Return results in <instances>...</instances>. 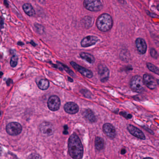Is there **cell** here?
I'll return each instance as SVG.
<instances>
[{
  "instance_id": "obj_28",
  "label": "cell",
  "mask_w": 159,
  "mask_h": 159,
  "mask_svg": "<svg viewBox=\"0 0 159 159\" xmlns=\"http://www.w3.org/2000/svg\"><path fill=\"white\" fill-rule=\"evenodd\" d=\"M81 92H82V94H85V95H84V96L85 97H86V98H90L91 97V93L89 91L86 90H83L82 89V91H81Z\"/></svg>"
},
{
  "instance_id": "obj_34",
  "label": "cell",
  "mask_w": 159,
  "mask_h": 159,
  "mask_svg": "<svg viewBox=\"0 0 159 159\" xmlns=\"http://www.w3.org/2000/svg\"><path fill=\"white\" fill-rule=\"evenodd\" d=\"M143 159H153L151 158H144Z\"/></svg>"
},
{
  "instance_id": "obj_5",
  "label": "cell",
  "mask_w": 159,
  "mask_h": 159,
  "mask_svg": "<svg viewBox=\"0 0 159 159\" xmlns=\"http://www.w3.org/2000/svg\"><path fill=\"white\" fill-rule=\"evenodd\" d=\"M22 131V127L17 122H11L7 124L6 127V131L9 135L16 136L18 135Z\"/></svg>"
},
{
  "instance_id": "obj_25",
  "label": "cell",
  "mask_w": 159,
  "mask_h": 159,
  "mask_svg": "<svg viewBox=\"0 0 159 159\" xmlns=\"http://www.w3.org/2000/svg\"><path fill=\"white\" fill-rule=\"evenodd\" d=\"M150 55L151 57L157 59L158 58L159 55L158 52H157V50L154 48L151 49L150 51Z\"/></svg>"
},
{
  "instance_id": "obj_13",
  "label": "cell",
  "mask_w": 159,
  "mask_h": 159,
  "mask_svg": "<svg viewBox=\"0 0 159 159\" xmlns=\"http://www.w3.org/2000/svg\"><path fill=\"white\" fill-rule=\"evenodd\" d=\"M103 130L106 135L109 138L113 139L116 137V129L114 126L111 124L109 123L105 124L103 126Z\"/></svg>"
},
{
  "instance_id": "obj_16",
  "label": "cell",
  "mask_w": 159,
  "mask_h": 159,
  "mask_svg": "<svg viewBox=\"0 0 159 159\" xmlns=\"http://www.w3.org/2000/svg\"><path fill=\"white\" fill-rule=\"evenodd\" d=\"M83 116L88 121L91 123H93L96 121V117L94 113L90 109H88L85 110L83 113Z\"/></svg>"
},
{
  "instance_id": "obj_27",
  "label": "cell",
  "mask_w": 159,
  "mask_h": 159,
  "mask_svg": "<svg viewBox=\"0 0 159 159\" xmlns=\"http://www.w3.org/2000/svg\"><path fill=\"white\" fill-rule=\"evenodd\" d=\"M28 159H42L41 157L37 154H32L29 157Z\"/></svg>"
},
{
  "instance_id": "obj_2",
  "label": "cell",
  "mask_w": 159,
  "mask_h": 159,
  "mask_svg": "<svg viewBox=\"0 0 159 159\" xmlns=\"http://www.w3.org/2000/svg\"><path fill=\"white\" fill-rule=\"evenodd\" d=\"M97 28L101 31L107 32L110 30L113 25L112 17L109 14L104 13L98 17L96 21Z\"/></svg>"
},
{
  "instance_id": "obj_15",
  "label": "cell",
  "mask_w": 159,
  "mask_h": 159,
  "mask_svg": "<svg viewBox=\"0 0 159 159\" xmlns=\"http://www.w3.org/2000/svg\"><path fill=\"white\" fill-rule=\"evenodd\" d=\"M128 130L130 133L133 136L142 140H144L145 139V136L143 132L136 127L132 125H129L128 126Z\"/></svg>"
},
{
  "instance_id": "obj_8",
  "label": "cell",
  "mask_w": 159,
  "mask_h": 159,
  "mask_svg": "<svg viewBox=\"0 0 159 159\" xmlns=\"http://www.w3.org/2000/svg\"><path fill=\"white\" fill-rule=\"evenodd\" d=\"M98 74L101 81L105 82L107 81L109 77V70L104 64H100L98 66Z\"/></svg>"
},
{
  "instance_id": "obj_4",
  "label": "cell",
  "mask_w": 159,
  "mask_h": 159,
  "mask_svg": "<svg viewBox=\"0 0 159 159\" xmlns=\"http://www.w3.org/2000/svg\"><path fill=\"white\" fill-rule=\"evenodd\" d=\"M83 6L88 10L92 12H97L102 10L103 7L102 2L99 0H85Z\"/></svg>"
},
{
  "instance_id": "obj_26",
  "label": "cell",
  "mask_w": 159,
  "mask_h": 159,
  "mask_svg": "<svg viewBox=\"0 0 159 159\" xmlns=\"http://www.w3.org/2000/svg\"><path fill=\"white\" fill-rule=\"evenodd\" d=\"M34 26H35L38 32L40 33H42L44 31L43 27L40 24H37H37H34Z\"/></svg>"
},
{
  "instance_id": "obj_6",
  "label": "cell",
  "mask_w": 159,
  "mask_h": 159,
  "mask_svg": "<svg viewBox=\"0 0 159 159\" xmlns=\"http://www.w3.org/2000/svg\"><path fill=\"white\" fill-rule=\"evenodd\" d=\"M40 131L45 136H50L54 133V128L50 122H43L39 126Z\"/></svg>"
},
{
  "instance_id": "obj_19",
  "label": "cell",
  "mask_w": 159,
  "mask_h": 159,
  "mask_svg": "<svg viewBox=\"0 0 159 159\" xmlns=\"http://www.w3.org/2000/svg\"><path fill=\"white\" fill-rule=\"evenodd\" d=\"M80 56L81 58L85 60L90 63H93L95 62V58L93 56L89 53L86 52H81L80 54Z\"/></svg>"
},
{
  "instance_id": "obj_29",
  "label": "cell",
  "mask_w": 159,
  "mask_h": 159,
  "mask_svg": "<svg viewBox=\"0 0 159 159\" xmlns=\"http://www.w3.org/2000/svg\"><path fill=\"white\" fill-rule=\"evenodd\" d=\"M120 115L127 119H131L132 117V116L130 114H127L125 112H121L120 113Z\"/></svg>"
},
{
  "instance_id": "obj_12",
  "label": "cell",
  "mask_w": 159,
  "mask_h": 159,
  "mask_svg": "<svg viewBox=\"0 0 159 159\" xmlns=\"http://www.w3.org/2000/svg\"><path fill=\"white\" fill-rule=\"evenodd\" d=\"M135 46L139 54L143 55L145 54L147 50V45L145 41L143 38H138L135 42Z\"/></svg>"
},
{
  "instance_id": "obj_14",
  "label": "cell",
  "mask_w": 159,
  "mask_h": 159,
  "mask_svg": "<svg viewBox=\"0 0 159 159\" xmlns=\"http://www.w3.org/2000/svg\"><path fill=\"white\" fill-rule=\"evenodd\" d=\"M64 109L66 113L71 115H74L78 113L79 107L75 103L70 102L64 105Z\"/></svg>"
},
{
  "instance_id": "obj_21",
  "label": "cell",
  "mask_w": 159,
  "mask_h": 159,
  "mask_svg": "<svg viewBox=\"0 0 159 159\" xmlns=\"http://www.w3.org/2000/svg\"><path fill=\"white\" fill-rule=\"evenodd\" d=\"M37 86L39 89L42 90H46L49 87V81L46 79H41L37 82Z\"/></svg>"
},
{
  "instance_id": "obj_9",
  "label": "cell",
  "mask_w": 159,
  "mask_h": 159,
  "mask_svg": "<svg viewBox=\"0 0 159 159\" xmlns=\"http://www.w3.org/2000/svg\"><path fill=\"white\" fill-rule=\"evenodd\" d=\"M70 64L75 70L78 71L84 76L89 78H92L93 77V73L89 69H86L84 67L80 66L79 64L73 61L71 62Z\"/></svg>"
},
{
  "instance_id": "obj_31",
  "label": "cell",
  "mask_w": 159,
  "mask_h": 159,
  "mask_svg": "<svg viewBox=\"0 0 159 159\" xmlns=\"http://www.w3.org/2000/svg\"><path fill=\"white\" fill-rule=\"evenodd\" d=\"M68 79H69V81H70L71 82H73V80L72 79H71L70 77H68Z\"/></svg>"
},
{
  "instance_id": "obj_1",
  "label": "cell",
  "mask_w": 159,
  "mask_h": 159,
  "mask_svg": "<svg viewBox=\"0 0 159 159\" xmlns=\"http://www.w3.org/2000/svg\"><path fill=\"white\" fill-rule=\"evenodd\" d=\"M69 152L74 159H81L83 157V148L79 137L76 134L71 135L69 140Z\"/></svg>"
},
{
  "instance_id": "obj_17",
  "label": "cell",
  "mask_w": 159,
  "mask_h": 159,
  "mask_svg": "<svg viewBox=\"0 0 159 159\" xmlns=\"http://www.w3.org/2000/svg\"><path fill=\"white\" fill-rule=\"evenodd\" d=\"M23 10L26 14L30 16H32L35 15V12L31 5L30 3H25L23 4Z\"/></svg>"
},
{
  "instance_id": "obj_3",
  "label": "cell",
  "mask_w": 159,
  "mask_h": 159,
  "mask_svg": "<svg viewBox=\"0 0 159 159\" xmlns=\"http://www.w3.org/2000/svg\"><path fill=\"white\" fill-rule=\"evenodd\" d=\"M143 79L140 76L133 77L130 82V87L133 91L137 93H142L144 90Z\"/></svg>"
},
{
  "instance_id": "obj_30",
  "label": "cell",
  "mask_w": 159,
  "mask_h": 159,
  "mask_svg": "<svg viewBox=\"0 0 159 159\" xmlns=\"http://www.w3.org/2000/svg\"><path fill=\"white\" fill-rule=\"evenodd\" d=\"M125 153H126V150H125V149H122L121 151V154H122V155H124V154H125Z\"/></svg>"
},
{
  "instance_id": "obj_10",
  "label": "cell",
  "mask_w": 159,
  "mask_h": 159,
  "mask_svg": "<svg viewBox=\"0 0 159 159\" xmlns=\"http://www.w3.org/2000/svg\"><path fill=\"white\" fill-rule=\"evenodd\" d=\"M99 41L98 37L93 35H89L82 39L80 44L83 47H88L94 45Z\"/></svg>"
},
{
  "instance_id": "obj_20",
  "label": "cell",
  "mask_w": 159,
  "mask_h": 159,
  "mask_svg": "<svg viewBox=\"0 0 159 159\" xmlns=\"http://www.w3.org/2000/svg\"><path fill=\"white\" fill-rule=\"evenodd\" d=\"M94 145H95L96 149L97 150L101 151V150H102L104 147V141L101 137H97L95 138Z\"/></svg>"
},
{
  "instance_id": "obj_7",
  "label": "cell",
  "mask_w": 159,
  "mask_h": 159,
  "mask_svg": "<svg viewBox=\"0 0 159 159\" xmlns=\"http://www.w3.org/2000/svg\"><path fill=\"white\" fill-rule=\"evenodd\" d=\"M61 101L59 98L56 95L50 96L48 101V106L50 110L57 111L60 107Z\"/></svg>"
},
{
  "instance_id": "obj_18",
  "label": "cell",
  "mask_w": 159,
  "mask_h": 159,
  "mask_svg": "<svg viewBox=\"0 0 159 159\" xmlns=\"http://www.w3.org/2000/svg\"><path fill=\"white\" fill-rule=\"evenodd\" d=\"M81 23L85 28L87 29L89 28L93 24V18L89 16H86L81 20Z\"/></svg>"
},
{
  "instance_id": "obj_33",
  "label": "cell",
  "mask_w": 159,
  "mask_h": 159,
  "mask_svg": "<svg viewBox=\"0 0 159 159\" xmlns=\"http://www.w3.org/2000/svg\"><path fill=\"white\" fill-rule=\"evenodd\" d=\"M157 10L159 11V4L157 6Z\"/></svg>"
},
{
  "instance_id": "obj_32",
  "label": "cell",
  "mask_w": 159,
  "mask_h": 159,
  "mask_svg": "<svg viewBox=\"0 0 159 159\" xmlns=\"http://www.w3.org/2000/svg\"><path fill=\"white\" fill-rule=\"evenodd\" d=\"M157 84L158 85V86L159 87V79H157Z\"/></svg>"
},
{
  "instance_id": "obj_11",
  "label": "cell",
  "mask_w": 159,
  "mask_h": 159,
  "mask_svg": "<svg viewBox=\"0 0 159 159\" xmlns=\"http://www.w3.org/2000/svg\"><path fill=\"white\" fill-rule=\"evenodd\" d=\"M144 85L148 88L154 90L157 87V82L154 77L148 74H145L143 77Z\"/></svg>"
},
{
  "instance_id": "obj_24",
  "label": "cell",
  "mask_w": 159,
  "mask_h": 159,
  "mask_svg": "<svg viewBox=\"0 0 159 159\" xmlns=\"http://www.w3.org/2000/svg\"><path fill=\"white\" fill-rule=\"evenodd\" d=\"M61 65H62V68H63L64 69H65V71H66V72H67L68 73H69V74L71 76L75 77V74L74 72H72V71L70 69V68L68 67V66L64 65V64H62L61 63Z\"/></svg>"
},
{
  "instance_id": "obj_23",
  "label": "cell",
  "mask_w": 159,
  "mask_h": 159,
  "mask_svg": "<svg viewBox=\"0 0 159 159\" xmlns=\"http://www.w3.org/2000/svg\"><path fill=\"white\" fill-rule=\"evenodd\" d=\"M18 63V57L16 56H12L10 60V65L11 67H15Z\"/></svg>"
},
{
  "instance_id": "obj_22",
  "label": "cell",
  "mask_w": 159,
  "mask_h": 159,
  "mask_svg": "<svg viewBox=\"0 0 159 159\" xmlns=\"http://www.w3.org/2000/svg\"><path fill=\"white\" fill-rule=\"evenodd\" d=\"M147 66L149 71L152 72L156 74L159 75V69L158 67L155 66L154 64L150 63H147Z\"/></svg>"
}]
</instances>
